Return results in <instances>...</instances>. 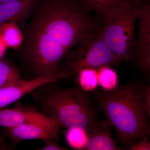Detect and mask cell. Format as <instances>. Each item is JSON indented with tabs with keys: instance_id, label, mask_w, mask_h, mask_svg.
Returning <instances> with one entry per match:
<instances>
[{
	"instance_id": "6da1fadb",
	"label": "cell",
	"mask_w": 150,
	"mask_h": 150,
	"mask_svg": "<svg viewBox=\"0 0 150 150\" xmlns=\"http://www.w3.org/2000/svg\"><path fill=\"white\" fill-rule=\"evenodd\" d=\"M144 90L128 84L103 90L97 95V103L124 146H131L138 140L150 137Z\"/></svg>"
},
{
	"instance_id": "7a4b0ae2",
	"label": "cell",
	"mask_w": 150,
	"mask_h": 150,
	"mask_svg": "<svg viewBox=\"0 0 150 150\" xmlns=\"http://www.w3.org/2000/svg\"><path fill=\"white\" fill-rule=\"evenodd\" d=\"M54 83L30 93L42 112L62 128L79 127L88 132L97 121L86 92L78 86L62 89Z\"/></svg>"
},
{
	"instance_id": "3957f363",
	"label": "cell",
	"mask_w": 150,
	"mask_h": 150,
	"mask_svg": "<svg viewBox=\"0 0 150 150\" xmlns=\"http://www.w3.org/2000/svg\"><path fill=\"white\" fill-rule=\"evenodd\" d=\"M139 0H126L111 6L100 17V34L120 61L135 58L137 47L134 30L139 13Z\"/></svg>"
},
{
	"instance_id": "277c9868",
	"label": "cell",
	"mask_w": 150,
	"mask_h": 150,
	"mask_svg": "<svg viewBox=\"0 0 150 150\" xmlns=\"http://www.w3.org/2000/svg\"><path fill=\"white\" fill-rule=\"evenodd\" d=\"M120 63L103 39L99 28L68 52L59 72L71 76L85 68L98 69L104 67L117 66Z\"/></svg>"
},
{
	"instance_id": "5b68a950",
	"label": "cell",
	"mask_w": 150,
	"mask_h": 150,
	"mask_svg": "<svg viewBox=\"0 0 150 150\" xmlns=\"http://www.w3.org/2000/svg\"><path fill=\"white\" fill-rule=\"evenodd\" d=\"M62 78L57 73L44 76L29 80L22 79L5 86L0 88V109L16 102L27 94L45 84L55 83Z\"/></svg>"
},
{
	"instance_id": "8992f818",
	"label": "cell",
	"mask_w": 150,
	"mask_h": 150,
	"mask_svg": "<svg viewBox=\"0 0 150 150\" xmlns=\"http://www.w3.org/2000/svg\"><path fill=\"white\" fill-rule=\"evenodd\" d=\"M33 123L57 125L43 112L31 108L19 106L0 109V127L8 129L21 124Z\"/></svg>"
},
{
	"instance_id": "52a82bcc",
	"label": "cell",
	"mask_w": 150,
	"mask_h": 150,
	"mask_svg": "<svg viewBox=\"0 0 150 150\" xmlns=\"http://www.w3.org/2000/svg\"><path fill=\"white\" fill-rule=\"evenodd\" d=\"M62 127L57 125L33 123L8 128L7 134L15 142L25 140L58 139Z\"/></svg>"
},
{
	"instance_id": "ba28073f",
	"label": "cell",
	"mask_w": 150,
	"mask_h": 150,
	"mask_svg": "<svg viewBox=\"0 0 150 150\" xmlns=\"http://www.w3.org/2000/svg\"><path fill=\"white\" fill-rule=\"evenodd\" d=\"M37 0H18L0 4V25L22 22L32 13Z\"/></svg>"
},
{
	"instance_id": "9c48e42d",
	"label": "cell",
	"mask_w": 150,
	"mask_h": 150,
	"mask_svg": "<svg viewBox=\"0 0 150 150\" xmlns=\"http://www.w3.org/2000/svg\"><path fill=\"white\" fill-rule=\"evenodd\" d=\"M106 122H96L88 131L87 141L84 150H121L110 134Z\"/></svg>"
},
{
	"instance_id": "30bf717a",
	"label": "cell",
	"mask_w": 150,
	"mask_h": 150,
	"mask_svg": "<svg viewBox=\"0 0 150 150\" xmlns=\"http://www.w3.org/2000/svg\"><path fill=\"white\" fill-rule=\"evenodd\" d=\"M137 20L139 21V30L136 54L150 50V2L149 1L140 0Z\"/></svg>"
},
{
	"instance_id": "8fae6325",
	"label": "cell",
	"mask_w": 150,
	"mask_h": 150,
	"mask_svg": "<svg viewBox=\"0 0 150 150\" xmlns=\"http://www.w3.org/2000/svg\"><path fill=\"white\" fill-rule=\"evenodd\" d=\"M0 40L7 48L20 49L24 40V35L16 23H5L0 25Z\"/></svg>"
},
{
	"instance_id": "7c38bea8",
	"label": "cell",
	"mask_w": 150,
	"mask_h": 150,
	"mask_svg": "<svg viewBox=\"0 0 150 150\" xmlns=\"http://www.w3.org/2000/svg\"><path fill=\"white\" fill-rule=\"evenodd\" d=\"M78 86L86 92L93 91L98 85V69L85 68L80 70L74 76Z\"/></svg>"
},
{
	"instance_id": "4fadbf2b",
	"label": "cell",
	"mask_w": 150,
	"mask_h": 150,
	"mask_svg": "<svg viewBox=\"0 0 150 150\" xmlns=\"http://www.w3.org/2000/svg\"><path fill=\"white\" fill-rule=\"evenodd\" d=\"M22 79L15 67L2 59H0V88Z\"/></svg>"
},
{
	"instance_id": "5bb4252c",
	"label": "cell",
	"mask_w": 150,
	"mask_h": 150,
	"mask_svg": "<svg viewBox=\"0 0 150 150\" xmlns=\"http://www.w3.org/2000/svg\"><path fill=\"white\" fill-rule=\"evenodd\" d=\"M87 131L79 127L68 129L66 134L67 143L76 150H84L87 141Z\"/></svg>"
},
{
	"instance_id": "9a60e30c",
	"label": "cell",
	"mask_w": 150,
	"mask_h": 150,
	"mask_svg": "<svg viewBox=\"0 0 150 150\" xmlns=\"http://www.w3.org/2000/svg\"><path fill=\"white\" fill-rule=\"evenodd\" d=\"M98 85L105 91H110L118 86L117 73L110 67H101L98 69Z\"/></svg>"
},
{
	"instance_id": "2e32d148",
	"label": "cell",
	"mask_w": 150,
	"mask_h": 150,
	"mask_svg": "<svg viewBox=\"0 0 150 150\" xmlns=\"http://www.w3.org/2000/svg\"><path fill=\"white\" fill-rule=\"evenodd\" d=\"M126 0H81L86 8L100 18L105 11L111 6Z\"/></svg>"
},
{
	"instance_id": "e0dca14e",
	"label": "cell",
	"mask_w": 150,
	"mask_h": 150,
	"mask_svg": "<svg viewBox=\"0 0 150 150\" xmlns=\"http://www.w3.org/2000/svg\"><path fill=\"white\" fill-rule=\"evenodd\" d=\"M134 59L140 69L150 75V50L137 53Z\"/></svg>"
},
{
	"instance_id": "ac0fdd59",
	"label": "cell",
	"mask_w": 150,
	"mask_h": 150,
	"mask_svg": "<svg viewBox=\"0 0 150 150\" xmlns=\"http://www.w3.org/2000/svg\"><path fill=\"white\" fill-rule=\"evenodd\" d=\"M55 139H50L44 140L45 144L42 147L37 149L39 150H67L66 148L62 147L55 142Z\"/></svg>"
},
{
	"instance_id": "d6986e66",
	"label": "cell",
	"mask_w": 150,
	"mask_h": 150,
	"mask_svg": "<svg viewBox=\"0 0 150 150\" xmlns=\"http://www.w3.org/2000/svg\"><path fill=\"white\" fill-rule=\"evenodd\" d=\"M128 150H150V142L148 141L147 138H142L139 142L129 147Z\"/></svg>"
},
{
	"instance_id": "ffe728a7",
	"label": "cell",
	"mask_w": 150,
	"mask_h": 150,
	"mask_svg": "<svg viewBox=\"0 0 150 150\" xmlns=\"http://www.w3.org/2000/svg\"><path fill=\"white\" fill-rule=\"evenodd\" d=\"M144 98L147 113L150 120V85L144 90Z\"/></svg>"
},
{
	"instance_id": "44dd1931",
	"label": "cell",
	"mask_w": 150,
	"mask_h": 150,
	"mask_svg": "<svg viewBox=\"0 0 150 150\" xmlns=\"http://www.w3.org/2000/svg\"><path fill=\"white\" fill-rule=\"evenodd\" d=\"M7 47L0 40V59H2L3 56L5 54Z\"/></svg>"
},
{
	"instance_id": "7402d4cb",
	"label": "cell",
	"mask_w": 150,
	"mask_h": 150,
	"mask_svg": "<svg viewBox=\"0 0 150 150\" xmlns=\"http://www.w3.org/2000/svg\"><path fill=\"white\" fill-rule=\"evenodd\" d=\"M18 0H0V4H4V3L10 2L15 1Z\"/></svg>"
},
{
	"instance_id": "603a6c76",
	"label": "cell",
	"mask_w": 150,
	"mask_h": 150,
	"mask_svg": "<svg viewBox=\"0 0 150 150\" xmlns=\"http://www.w3.org/2000/svg\"><path fill=\"white\" fill-rule=\"evenodd\" d=\"M146 1H149L150 2V0H146Z\"/></svg>"
}]
</instances>
